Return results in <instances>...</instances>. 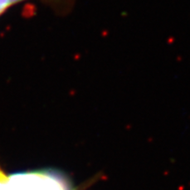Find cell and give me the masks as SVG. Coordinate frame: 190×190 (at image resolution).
<instances>
[{"label":"cell","mask_w":190,"mask_h":190,"mask_svg":"<svg viewBox=\"0 0 190 190\" xmlns=\"http://www.w3.org/2000/svg\"><path fill=\"white\" fill-rule=\"evenodd\" d=\"M2 190H71L63 178L49 172L22 173L8 178Z\"/></svg>","instance_id":"1"},{"label":"cell","mask_w":190,"mask_h":190,"mask_svg":"<svg viewBox=\"0 0 190 190\" xmlns=\"http://www.w3.org/2000/svg\"><path fill=\"white\" fill-rule=\"evenodd\" d=\"M10 5H12L10 0H0V14L4 12Z\"/></svg>","instance_id":"2"},{"label":"cell","mask_w":190,"mask_h":190,"mask_svg":"<svg viewBox=\"0 0 190 190\" xmlns=\"http://www.w3.org/2000/svg\"><path fill=\"white\" fill-rule=\"evenodd\" d=\"M7 180H8V177L5 175L3 173V171L0 169V190H2V188H4V186L6 184Z\"/></svg>","instance_id":"3"},{"label":"cell","mask_w":190,"mask_h":190,"mask_svg":"<svg viewBox=\"0 0 190 190\" xmlns=\"http://www.w3.org/2000/svg\"><path fill=\"white\" fill-rule=\"evenodd\" d=\"M20 1H23V0H10L12 5V4H15V3H18V2H20Z\"/></svg>","instance_id":"4"}]
</instances>
